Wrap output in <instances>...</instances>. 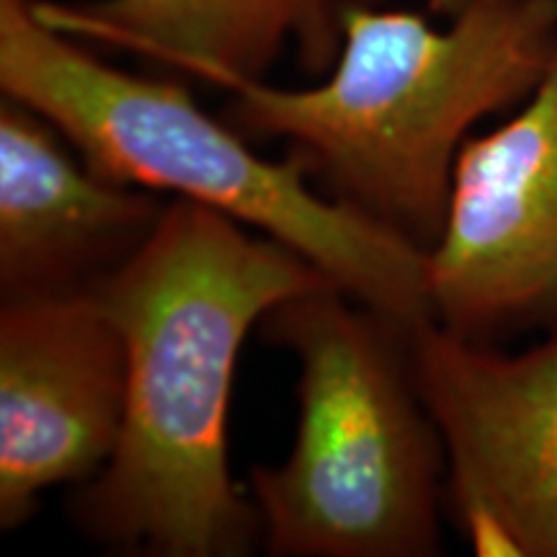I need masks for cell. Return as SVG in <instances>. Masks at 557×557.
Wrapping results in <instances>:
<instances>
[{"mask_svg":"<svg viewBox=\"0 0 557 557\" xmlns=\"http://www.w3.org/2000/svg\"><path fill=\"white\" fill-rule=\"evenodd\" d=\"M127 354L94 292L0 310V527L18 529L52 485H83L114 455Z\"/></svg>","mask_w":557,"mask_h":557,"instance_id":"52a82bcc","label":"cell"},{"mask_svg":"<svg viewBox=\"0 0 557 557\" xmlns=\"http://www.w3.org/2000/svg\"><path fill=\"white\" fill-rule=\"evenodd\" d=\"M261 333L299 361L295 447L250 470L269 555H436L447 455L406 331L329 284L271 308Z\"/></svg>","mask_w":557,"mask_h":557,"instance_id":"277c9868","label":"cell"},{"mask_svg":"<svg viewBox=\"0 0 557 557\" xmlns=\"http://www.w3.org/2000/svg\"><path fill=\"white\" fill-rule=\"evenodd\" d=\"M346 0H32L37 16L73 39L143 54L222 86L267 81L289 47L305 73H329L341 50Z\"/></svg>","mask_w":557,"mask_h":557,"instance_id":"9c48e42d","label":"cell"},{"mask_svg":"<svg viewBox=\"0 0 557 557\" xmlns=\"http://www.w3.org/2000/svg\"><path fill=\"white\" fill-rule=\"evenodd\" d=\"M429 297L483 344L557 325V47L517 114L459 150Z\"/></svg>","mask_w":557,"mask_h":557,"instance_id":"8992f818","label":"cell"},{"mask_svg":"<svg viewBox=\"0 0 557 557\" xmlns=\"http://www.w3.org/2000/svg\"><path fill=\"white\" fill-rule=\"evenodd\" d=\"M45 116L0 103V297L90 292L137 253L169 201L70 158Z\"/></svg>","mask_w":557,"mask_h":557,"instance_id":"ba28073f","label":"cell"},{"mask_svg":"<svg viewBox=\"0 0 557 557\" xmlns=\"http://www.w3.org/2000/svg\"><path fill=\"white\" fill-rule=\"evenodd\" d=\"M426 3H429V11L444 13V16L451 18V16H457L465 5H468V0H426Z\"/></svg>","mask_w":557,"mask_h":557,"instance_id":"30bf717a","label":"cell"},{"mask_svg":"<svg viewBox=\"0 0 557 557\" xmlns=\"http://www.w3.org/2000/svg\"><path fill=\"white\" fill-rule=\"evenodd\" d=\"M436 29L413 11L341 9V50L325 81L278 88L227 81V122L284 139L333 199L429 250L447 218L470 129L517 107L557 47V0H468Z\"/></svg>","mask_w":557,"mask_h":557,"instance_id":"7a4b0ae2","label":"cell"},{"mask_svg":"<svg viewBox=\"0 0 557 557\" xmlns=\"http://www.w3.org/2000/svg\"><path fill=\"white\" fill-rule=\"evenodd\" d=\"M329 284L284 243L197 201H169L137 253L90 289L127 354L114 455L73 500L90 540L150 557L248 553L261 519L227 470L240 348L271 308Z\"/></svg>","mask_w":557,"mask_h":557,"instance_id":"6da1fadb","label":"cell"},{"mask_svg":"<svg viewBox=\"0 0 557 557\" xmlns=\"http://www.w3.org/2000/svg\"><path fill=\"white\" fill-rule=\"evenodd\" d=\"M447 455L444 500L475 555L557 557V325L521 354L436 320L406 333Z\"/></svg>","mask_w":557,"mask_h":557,"instance_id":"5b68a950","label":"cell"},{"mask_svg":"<svg viewBox=\"0 0 557 557\" xmlns=\"http://www.w3.org/2000/svg\"><path fill=\"white\" fill-rule=\"evenodd\" d=\"M0 88L37 111L114 184L189 199L269 235L400 331L434 320L429 250L312 191L308 160H263L178 83L132 75L0 0Z\"/></svg>","mask_w":557,"mask_h":557,"instance_id":"3957f363","label":"cell"}]
</instances>
